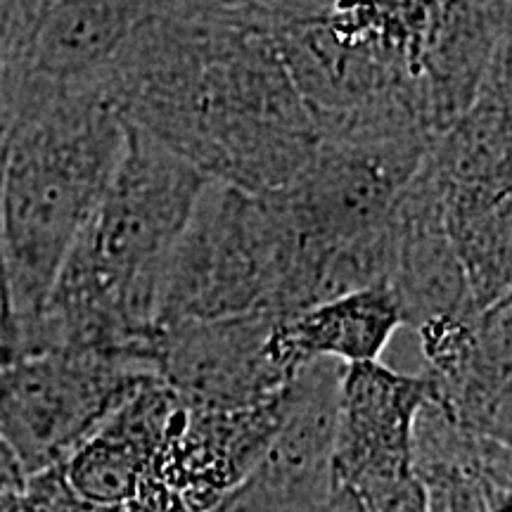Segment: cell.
<instances>
[{"label": "cell", "instance_id": "cell-1", "mask_svg": "<svg viewBox=\"0 0 512 512\" xmlns=\"http://www.w3.org/2000/svg\"><path fill=\"white\" fill-rule=\"evenodd\" d=\"M100 88L128 126L221 181L283 190L318 128L273 34L162 8L126 43Z\"/></svg>", "mask_w": 512, "mask_h": 512}, {"label": "cell", "instance_id": "cell-2", "mask_svg": "<svg viewBox=\"0 0 512 512\" xmlns=\"http://www.w3.org/2000/svg\"><path fill=\"white\" fill-rule=\"evenodd\" d=\"M209 178L126 124L110 188L19 347L150 351L162 271Z\"/></svg>", "mask_w": 512, "mask_h": 512}, {"label": "cell", "instance_id": "cell-3", "mask_svg": "<svg viewBox=\"0 0 512 512\" xmlns=\"http://www.w3.org/2000/svg\"><path fill=\"white\" fill-rule=\"evenodd\" d=\"M126 121L100 86L27 88L0 157V273L15 339L117 171Z\"/></svg>", "mask_w": 512, "mask_h": 512}, {"label": "cell", "instance_id": "cell-4", "mask_svg": "<svg viewBox=\"0 0 512 512\" xmlns=\"http://www.w3.org/2000/svg\"><path fill=\"white\" fill-rule=\"evenodd\" d=\"M273 36L320 138L439 136L425 95L432 0H335Z\"/></svg>", "mask_w": 512, "mask_h": 512}, {"label": "cell", "instance_id": "cell-5", "mask_svg": "<svg viewBox=\"0 0 512 512\" xmlns=\"http://www.w3.org/2000/svg\"><path fill=\"white\" fill-rule=\"evenodd\" d=\"M290 259L292 233L273 192L256 195L209 178L166 259L155 330L181 320L273 313Z\"/></svg>", "mask_w": 512, "mask_h": 512}, {"label": "cell", "instance_id": "cell-6", "mask_svg": "<svg viewBox=\"0 0 512 512\" xmlns=\"http://www.w3.org/2000/svg\"><path fill=\"white\" fill-rule=\"evenodd\" d=\"M155 375L136 349L27 347L0 361V439L27 475L60 463Z\"/></svg>", "mask_w": 512, "mask_h": 512}, {"label": "cell", "instance_id": "cell-7", "mask_svg": "<svg viewBox=\"0 0 512 512\" xmlns=\"http://www.w3.org/2000/svg\"><path fill=\"white\" fill-rule=\"evenodd\" d=\"M437 401L432 377L382 361L347 366L339 384L335 475L366 512H420L425 484L415 470L413 434Z\"/></svg>", "mask_w": 512, "mask_h": 512}, {"label": "cell", "instance_id": "cell-8", "mask_svg": "<svg viewBox=\"0 0 512 512\" xmlns=\"http://www.w3.org/2000/svg\"><path fill=\"white\" fill-rule=\"evenodd\" d=\"M280 316L252 311L214 320H181L150 337L155 375L197 408H249L283 392L297 373L278 337Z\"/></svg>", "mask_w": 512, "mask_h": 512}, {"label": "cell", "instance_id": "cell-9", "mask_svg": "<svg viewBox=\"0 0 512 512\" xmlns=\"http://www.w3.org/2000/svg\"><path fill=\"white\" fill-rule=\"evenodd\" d=\"M344 363L316 358L280 392L273 439L254 470L211 512H328Z\"/></svg>", "mask_w": 512, "mask_h": 512}, {"label": "cell", "instance_id": "cell-10", "mask_svg": "<svg viewBox=\"0 0 512 512\" xmlns=\"http://www.w3.org/2000/svg\"><path fill=\"white\" fill-rule=\"evenodd\" d=\"M278 396L228 411L178 403L133 505L143 512L214 510L271 444L280 418Z\"/></svg>", "mask_w": 512, "mask_h": 512}, {"label": "cell", "instance_id": "cell-11", "mask_svg": "<svg viewBox=\"0 0 512 512\" xmlns=\"http://www.w3.org/2000/svg\"><path fill=\"white\" fill-rule=\"evenodd\" d=\"M178 403L159 377L138 384L55 465L69 489L100 505L136 501Z\"/></svg>", "mask_w": 512, "mask_h": 512}, {"label": "cell", "instance_id": "cell-12", "mask_svg": "<svg viewBox=\"0 0 512 512\" xmlns=\"http://www.w3.org/2000/svg\"><path fill=\"white\" fill-rule=\"evenodd\" d=\"M159 3L162 0H41L27 88L100 86Z\"/></svg>", "mask_w": 512, "mask_h": 512}, {"label": "cell", "instance_id": "cell-13", "mask_svg": "<svg viewBox=\"0 0 512 512\" xmlns=\"http://www.w3.org/2000/svg\"><path fill=\"white\" fill-rule=\"evenodd\" d=\"M512 304L510 297L479 313L477 332L451 366L430 375L437 406L467 430L510 444L512 437Z\"/></svg>", "mask_w": 512, "mask_h": 512}, {"label": "cell", "instance_id": "cell-14", "mask_svg": "<svg viewBox=\"0 0 512 512\" xmlns=\"http://www.w3.org/2000/svg\"><path fill=\"white\" fill-rule=\"evenodd\" d=\"M422 166V164H420ZM425 171V169H422ZM427 174V171H425ZM430 176V174H427ZM444 228L477 309L512 292V181L439 185Z\"/></svg>", "mask_w": 512, "mask_h": 512}, {"label": "cell", "instance_id": "cell-15", "mask_svg": "<svg viewBox=\"0 0 512 512\" xmlns=\"http://www.w3.org/2000/svg\"><path fill=\"white\" fill-rule=\"evenodd\" d=\"M401 328L403 318L394 294L377 285L309 306L294 316H280L278 337L297 368L316 358L356 366L382 361Z\"/></svg>", "mask_w": 512, "mask_h": 512}, {"label": "cell", "instance_id": "cell-16", "mask_svg": "<svg viewBox=\"0 0 512 512\" xmlns=\"http://www.w3.org/2000/svg\"><path fill=\"white\" fill-rule=\"evenodd\" d=\"M335 0H162L159 10L171 8L211 22L278 34L294 24L309 22Z\"/></svg>", "mask_w": 512, "mask_h": 512}, {"label": "cell", "instance_id": "cell-17", "mask_svg": "<svg viewBox=\"0 0 512 512\" xmlns=\"http://www.w3.org/2000/svg\"><path fill=\"white\" fill-rule=\"evenodd\" d=\"M427 494V512H494L484 484L467 472L430 467L418 472Z\"/></svg>", "mask_w": 512, "mask_h": 512}, {"label": "cell", "instance_id": "cell-18", "mask_svg": "<svg viewBox=\"0 0 512 512\" xmlns=\"http://www.w3.org/2000/svg\"><path fill=\"white\" fill-rule=\"evenodd\" d=\"M328 512H366V510L361 508V503L356 501L354 494H351L347 486L337 479V491H335V496H332Z\"/></svg>", "mask_w": 512, "mask_h": 512}, {"label": "cell", "instance_id": "cell-19", "mask_svg": "<svg viewBox=\"0 0 512 512\" xmlns=\"http://www.w3.org/2000/svg\"><path fill=\"white\" fill-rule=\"evenodd\" d=\"M15 105H10L8 100L0 98V157H3V147H5V138H8V131L15 121Z\"/></svg>", "mask_w": 512, "mask_h": 512}]
</instances>
